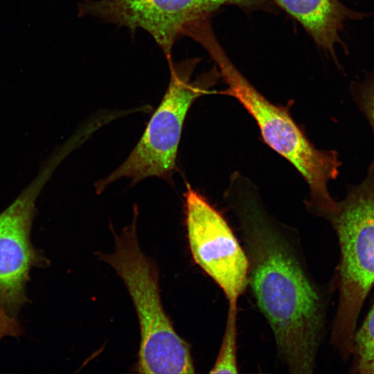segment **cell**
Masks as SVG:
<instances>
[{
    "mask_svg": "<svg viewBox=\"0 0 374 374\" xmlns=\"http://www.w3.org/2000/svg\"><path fill=\"white\" fill-rule=\"evenodd\" d=\"M249 261L248 285L288 371L315 368L324 321L322 299L294 244L256 203L237 211Z\"/></svg>",
    "mask_w": 374,
    "mask_h": 374,
    "instance_id": "6da1fadb",
    "label": "cell"
},
{
    "mask_svg": "<svg viewBox=\"0 0 374 374\" xmlns=\"http://www.w3.org/2000/svg\"><path fill=\"white\" fill-rule=\"evenodd\" d=\"M202 46L227 85L221 93L238 100L251 115L264 141L292 163L307 182L310 209L327 219L337 205L328 186L339 173L341 162L338 153L317 149L293 120L287 107L269 101L243 76L215 35L208 37Z\"/></svg>",
    "mask_w": 374,
    "mask_h": 374,
    "instance_id": "7a4b0ae2",
    "label": "cell"
},
{
    "mask_svg": "<svg viewBox=\"0 0 374 374\" xmlns=\"http://www.w3.org/2000/svg\"><path fill=\"white\" fill-rule=\"evenodd\" d=\"M137 208L134 218L114 233L111 254L98 253L125 283L139 319L141 341L137 369L145 374L193 373L188 343L175 331L160 295L159 272L152 259L142 251L136 235Z\"/></svg>",
    "mask_w": 374,
    "mask_h": 374,
    "instance_id": "3957f363",
    "label": "cell"
},
{
    "mask_svg": "<svg viewBox=\"0 0 374 374\" xmlns=\"http://www.w3.org/2000/svg\"><path fill=\"white\" fill-rule=\"evenodd\" d=\"M340 249L339 296L332 339L351 354L359 314L374 285V160L359 184L348 187L328 217Z\"/></svg>",
    "mask_w": 374,
    "mask_h": 374,
    "instance_id": "277c9868",
    "label": "cell"
},
{
    "mask_svg": "<svg viewBox=\"0 0 374 374\" xmlns=\"http://www.w3.org/2000/svg\"><path fill=\"white\" fill-rule=\"evenodd\" d=\"M199 59L171 63L170 80L163 98L152 114L141 139L126 160L106 178L95 184L97 193L121 177L134 184L148 177L170 182L176 170V159L184 123L188 112L201 96L208 92L220 74L213 69L190 78Z\"/></svg>",
    "mask_w": 374,
    "mask_h": 374,
    "instance_id": "5b68a950",
    "label": "cell"
},
{
    "mask_svg": "<svg viewBox=\"0 0 374 374\" xmlns=\"http://www.w3.org/2000/svg\"><path fill=\"white\" fill-rule=\"evenodd\" d=\"M270 0H87L80 4L79 14L124 26L132 33L147 31L172 63V51L177 40L190 37L202 21L224 5L260 8Z\"/></svg>",
    "mask_w": 374,
    "mask_h": 374,
    "instance_id": "8992f818",
    "label": "cell"
},
{
    "mask_svg": "<svg viewBox=\"0 0 374 374\" xmlns=\"http://www.w3.org/2000/svg\"><path fill=\"white\" fill-rule=\"evenodd\" d=\"M187 238L195 263L220 287L229 304H238L248 285L244 248L222 215L187 184L184 194Z\"/></svg>",
    "mask_w": 374,
    "mask_h": 374,
    "instance_id": "52a82bcc",
    "label": "cell"
},
{
    "mask_svg": "<svg viewBox=\"0 0 374 374\" xmlns=\"http://www.w3.org/2000/svg\"><path fill=\"white\" fill-rule=\"evenodd\" d=\"M39 183L0 213V303L8 310H16L25 301L29 271L40 260L30 239Z\"/></svg>",
    "mask_w": 374,
    "mask_h": 374,
    "instance_id": "ba28073f",
    "label": "cell"
},
{
    "mask_svg": "<svg viewBox=\"0 0 374 374\" xmlns=\"http://www.w3.org/2000/svg\"><path fill=\"white\" fill-rule=\"evenodd\" d=\"M299 21L318 46L335 56L340 32L348 19L359 18L339 0H270Z\"/></svg>",
    "mask_w": 374,
    "mask_h": 374,
    "instance_id": "9c48e42d",
    "label": "cell"
},
{
    "mask_svg": "<svg viewBox=\"0 0 374 374\" xmlns=\"http://www.w3.org/2000/svg\"><path fill=\"white\" fill-rule=\"evenodd\" d=\"M238 304H229L221 346L211 373H238L237 358Z\"/></svg>",
    "mask_w": 374,
    "mask_h": 374,
    "instance_id": "30bf717a",
    "label": "cell"
},
{
    "mask_svg": "<svg viewBox=\"0 0 374 374\" xmlns=\"http://www.w3.org/2000/svg\"><path fill=\"white\" fill-rule=\"evenodd\" d=\"M352 353L357 372L374 374V304L360 328L355 331Z\"/></svg>",
    "mask_w": 374,
    "mask_h": 374,
    "instance_id": "8fae6325",
    "label": "cell"
},
{
    "mask_svg": "<svg viewBox=\"0 0 374 374\" xmlns=\"http://www.w3.org/2000/svg\"><path fill=\"white\" fill-rule=\"evenodd\" d=\"M354 97L358 107L368 121L374 135V76L355 87Z\"/></svg>",
    "mask_w": 374,
    "mask_h": 374,
    "instance_id": "7c38bea8",
    "label": "cell"
},
{
    "mask_svg": "<svg viewBox=\"0 0 374 374\" xmlns=\"http://www.w3.org/2000/svg\"><path fill=\"white\" fill-rule=\"evenodd\" d=\"M21 330L19 323L0 306V339L7 336H18Z\"/></svg>",
    "mask_w": 374,
    "mask_h": 374,
    "instance_id": "4fadbf2b",
    "label": "cell"
}]
</instances>
